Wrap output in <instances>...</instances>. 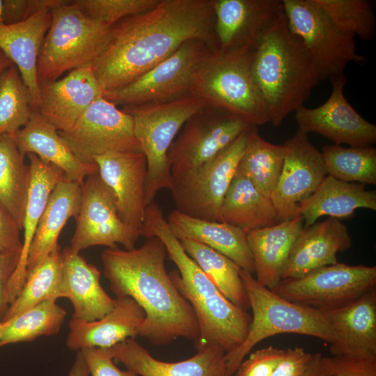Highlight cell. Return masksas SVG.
I'll list each match as a JSON object with an SVG mask.
<instances>
[{
    "label": "cell",
    "instance_id": "40",
    "mask_svg": "<svg viewBox=\"0 0 376 376\" xmlns=\"http://www.w3.org/2000/svg\"><path fill=\"white\" fill-rule=\"evenodd\" d=\"M33 111L30 91L13 63L0 74V136L14 135L26 125Z\"/></svg>",
    "mask_w": 376,
    "mask_h": 376
},
{
    "label": "cell",
    "instance_id": "26",
    "mask_svg": "<svg viewBox=\"0 0 376 376\" xmlns=\"http://www.w3.org/2000/svg\"><path fill=\"white\" fill-rule=\"evenodd\" d=\"M52 21L51 10H41L23 22L0 25V49L16 65L28 87L33 109L39 101L38 56Z\"/></svg>",
    "mask_w": 376,
    "mask_h": 376
},
{
    "label": "cell",
    "instance_id": "52",
    "mask_svg": "<svg viewBox=\"0 0 376 376\" xmlns=\"http://www.w3.org/2000/svg\"><path fill=\"white\" fill-rule=\"evenodd\" d=\"M12 64L13 62L0 49V74Z\"/></svg>",
    "mask_w": 376,
    "mask_h": 376
},
{
    "label": "cell",
    "instance_id": "41",
    "mask_svg": "<svg viewBox=\"0 0 376 376\" xmlns=\"http://www.w3.org/2000/svg\"><path fill=\"white\" fill-rule=\"evenodd\" d=\"M344 33L369 41L375 36L376 18L367 0H314Z\"/></svg>",
    "mask_w": 376,
    "mask_h": 376
},
{
    "label": "cell",
    "instance_id": "55",
    "mask_svg": "<svg viewBox=\"0 0 376 376\" xmlns=\"http://www.w3.org/2000/svg\"><path fill=\"white\" fill-rule=\"evenodd\" d=\"M134 376H137L136 375H135Z\"/></svg>",
    "mask_w": 376,
    "mask_h": 376
},
{
    "label": "cell",
    "instance_id": "9",
    "mask_svg": "<svg viewBox=\"0 0 376 376\" xmlns=\"http://www.w3.org/2000/svg\"><path fill=\"white\" fill-rule=\"evenodd\" d=\"M291 31L303 44L320 79L344 74L350 63L363 64L354 38L344 33L314 0H282Z\"/></svg>",
    "mask_w": 376,
    "mask_h": 376
},
{
    "label": "cell",
    "instance_id": "31",
    "mask_svg": "<svg viewBox=\"0 0 376 376\" xmlns=\"http://www.w3.org/2000/svg\"><path fill=\"white\" fill-rule=\"evenodd\" d=\"M359 208L376 210V192L366 185L337 180L327 175L316 191L300 204L297 215H301L309 226L323 217L351 218Z\"/></svg>",
    "mask_w": 376,
    "mask_h": 376
},
{
    "label": "cell",
    "instance_id": "37",
    "mask_svg": "<svg viewBox=\"0 0 376 376\" xmlns=\"http://www.w3.org/2000/svg\"><path fill=\"white\" fill-rule=\"evenodd\" d=\"M62 277L61 247L26 273L25 283L2 319L6 322L48 299L59 298Z\"/></svg>",
    "mask_w": 376,
    "mask_h": 376
},
{
    "label": "cell",
    "instance_id": "18",
    "mask_svg": "<svg viewBox=\"0 0 376 376\" xmlns=\"http://www.w3.org/2000/svg\"><path fill=\"white\" fill-rule=\"evenodd\" d=\"M221 52H253L265 30L283 11L281 0H212Z\"/></svg>",
    "mask_w": 376,
    "mask_h": 376
},
{
    "label": "cell",
    "instance_id": "12",
    "mask_svg": "<svg viewBox=\"0 0 376 376\" xmlns=\"http://www.w3.org/2000/svg\"><path fill=\"white\" fill-rule=\"evenodd\" d=\"M251 125L242 117L205 105L184 124L168 152L172 176L210 162Z\"/></svg>",
    "mask_w": 376,
    "mask_h": 376
},
{
    "label": "cell",
    "instance_id": "38",
    "mask_svg": "<svg viewBox=\"0 0 376 376\" xmlns=\"http://www.w3.org/2000/svg\"><path fill=\"white\" fill-rule=\"evenodd\" d=\"M66 317V311L54 299H48L2 322L0 347L13 343L32 342L43 336L57 334Z\"/></svg>",
    "mask_w": 376,
    "mask_h": 376
},
{
    "label": "cell",
    "instance_id": "42",
    "mask_svg": "<svg viewBox=\"0 0 376 376\" xmlns=\"http://www.w3.org/2000/svg\"><path fill=\"white\" fill-rule=\"evenodd\" d=\"M160 0H74L90 17L112 26L121 19L147 12Z\"/></svg>",
    "mask_w": 376,
    "mask_h": 376
},
{
    "label": "cell",
    "instance_id": "20",
    "mask_svg": "<svg viewBox=\"0 0 376 376\" xmlns=\"http://www.w3.org/2000/svg\"><path fill=\"white\" fill-rule=\"evenodd\" d=\"M36 111L58 132L70 130L104 91L91 65L71 70L61 79L40 84Z\"/></svg>",
    "mask_w": 376,
    "mask_h": 376
},
{
    "label": "cell",
    "instance_id": "24",
    "mask_svg": "<svg viewBox=\"0 0 376 376\" xmlns=\"http://www.w3.org/2000/svg\"><path fill=\"white\" fill-rule=\"evenodd\" d=\"M62 277L59 298L70 300L72 318L91 322L102 318L115 305L100 283V271L70 246L61 250Z\"/></svg>",
    "mask_w": 376,
    "mask_h": 376
},
{
    "label": "cell",
    "instance_id": "36",
    "mask_svg": "<svg viewBox=\"0 0 376 376\" xmlns=\"http://www.w3.org/2000/svg\"><path fill=\"white\" fill-rule=\"evenodd\" d=\"M285 148L272 143L260 136L252 125L242 155L239 172L246 176L264 195L271 198L282 169Z\"/></svg>",
    "mask_w": 376,
    "mask_h": 376
},
{
    "label": "cell",
    "instance_id": "19",
    "mask_svg": "<svg viewBox=\"0 0 376 376\" xmlns=\"http://www.w3.org/2000/svg\"><path fill=\"white\" fill-rule=\"evenodd\" d=\"M102 180L113 191L121 220L140 230L145 210L147 161L142 152H110L94 159Z\"/></svg>",
    "mask_w": 376,
    "mask_h": 376
},
{
    "label": "cell",
    "instance_id": "8",
    "mask_svg": "<svg viewBox=\"0 0 376 376\" xmlns=\"http://www.w3.org/2000/svg\"><path fill=\"white\" fill-rule=\"evenodd\" d=\"M205 105L188 95L165 103L121 109L132 118L134 136L147 161L146 207L155 201L160 190L171 189L170 147L186 121Z\"/></svg>",
    "mask_w": 376,
    "mask_h": 376
},
{
    "label": "cell",
    "instance_id": "6",
    "mask_svg": "<svg viewBox=\"0 0 376 376\" xmlns=\"http://www.w3.org/2000/svg\"><path fill=\"white\" fill-rule=\"evenodd\" d=\"M50 10L52 21L38 60L39 85L66 71L91 66L111 36L112 26L90 17L73 1L62 0Z\"/></svg>",
    "mask_w": 376,
    "mask_h": 376
},
{
    "label": "cell",
    "instance_id": "25",
    "mask_svg": "<svg viewBox=\"0 0 376 376\" xmlns=\"http://www.w3.org/2000/svg\"><path fill=\"white\" fill-rule=\"evenodd\" d=\"M145 318L143 308L130 297H116L113 309L100 319L69 323L66 346L72 351L88 347L109 348L139 336Z\"/></svg>",
    "mask_w": 376,
    "mask_h": 376
},
{
    "label": "cell",
    "instance_id": "1",
    "mask_svg": "<svg viewBox=\"0 0 376 376\" xmlns=\"http://www.w3.org/2000/svg\"><path fill=\"white\" fill-rule=\"evenodd\" d=\"M212 0H160L152 9L111 26V39L91 65L104 91L122 88L190 40L219 49Z\"/></svg>",
    "mask_w": 376,
    "mask_h": 376
},
{
    "label": "cell",
    "instance_id": "43",
    "mask_svg": "<svg viewBox=\"0 0 376 376\" xmlns=\"http://www.w3.org/2000/svg\"><path fill=\"white\" fill-rule=\"evenodd\" d=\"M20 228L0 203V266L8 281L20 260Z\"/></svg>",
    "mask_w": 376,
    "mask_h": 376
},
{
    "label": "cell",
    "instance_id": "34",
    "mask_svg": "<svg viewBox=\"0 0 376 376\" xmlns=\"http://www.w3.org/2000/svg\"><path fill=\"white\" fill-rule=\"evenodd\" d=\"M29 182V166L14 135L0 136V203L22 229Z\"/></svg>",
    "mask_w": 376,
    "mask_h": 376
},
{
    "label": "cell",
    "instance_id": "15",
    "mask_svg": "<svg viewBox=\"0 0 376 376\" xmlns=\"http://www.w3.org/2000/svg\"><path fill=\"white\" fill-rule=\"evenodd\" d=\"M58 134L86 164H95V157L110 152H142L132 116L103 97L94 101L70 130Z\"/></svg>",
    "mask_w": 376,
    "mask_h": 376
},
{
    "label": "cell",
    "instance_id": "48",
    "mask_svg": "<svg viewBox=\"0 0 376 376\" xmlns=\"http://www.w3.org/2000/svg\"><path fill=\"white\" fill-rule=\"evenodd\" d=\"M313 354L299 347L285 349L271 376H303Z\"/></svg>",
    "mask_w": 376,
    "mask_h": 376
},
{
    "label": "cell",
    "instance_id": "45",
    "mask_svg": "<svg viewBox=\"0 0 376 376\" xmlns=\"http://www.w3.org/2000/svg\"><path fill=\"white\" fill-rule=\"evenodd\" d=\"M332 376H376V358L323 356Z\"/></svg>",
    "mask_w": 376,
    "mask_h": 376
},
{
    "label": "cell",
    "instance_id": "21",
    "mask_svg": "<svg viewBox=\"0 0 376 376\" xmlns=\"http://www.w3.org/2000/svg\"><path fill=\"white\" fill-rule=\"evenodd\" d=\"M334 335L331 356L376 358V288L341 307L323 311Z\"/></svg>",
    "mask_w": 376,
    "mask_h": 376
},
{
    "label": "cell",
    "instance_id": "39",
    "mask_svg": "<svg viewBox=\"0 0 376 376\" xmlns=\"http://www.w3.org/2000/svg\"><path fill=\"white\" fill-rule=\"evenodd\" d=\"M322 155L328 175L364 185L376 184V148L326 145Z\"/></svg>",
    "mask_w": 376,
    "mask_h": 376
},
{
    "label": "cell",
    "instance_id": "44",
    "mask_svg": "<svg viewBox=\"0 0 376 376\" xmlns=\"http://www.w3.org/2000/svg\"><path fill=\"white\" fill-rule=\"evenodd\" d=\"M284 352L285 349L273 346L254 351L242 361L233 376H271Z\"/></svg>",
    "mask_w": 376,
    "mask_h": 376
},
{
    "label": "cell",
    "instance_id": "49",
    "mask_svg": "<svg viewBox=\"0 0 376 376\" xmlns=\"http://www.w3.org/2000/svg\"><path fill=\"white\" fill-rule=\"evenodd\" d=\"M303 376H332L327 369L323 355L320 353L313 354V357Z\"/></svg>",
    "mask_w": 376,
    "mask_h": 376
},
{
    "label": "cell",
    "instance_id": "51",
    "mask_svg": "<svg viewBox=\"0 0 376 376\" xmlns=\"http://www.w3.org/2000/svg\"><path fill=\"white\" fill-rule=\"evenodd\" d=\"M68 376H90L88 367L80 351L77 352L75 359Z\"/></svg>",
    "mask_w": 376,
    "mask_h": 376
},
{
    "label": "cell",
    "instance_id": "46",
    "mask_svg": "<svg viewBox=\"0 0 376 376\" xmlns=\"http://www.w3.org/2000/svg\"><path fill=\"white\" fill-rule=\"evenodd\" d=\"M91 376H134L135 374L119 369L113 362L110 347H88L79 350Z\"/></svg>",
    "mask_w": 376,
    "mask_h": 376
},
{
    "label": "cell",
    "instance_id": "35",
    "mask_svg": "<svg viewBox=\"0 0 376 376\" xmlns=\"http://www.w3.org/2000/svg\"><path fill=\"white\" fill-rule=\"evenodd\" d=\"M180 242L188 256L228 300L244 311L250 308L240 276L242 269L234 261L200 242L191 240Z\"/></svg>",
    "mask_w": 376,
    "mask_h": 376
},
{
    "label": "cell",
    "instance_id": "53",
    "mask_svg": "<svg viewBox=\"0 0 376 376\" xmlns=\"http://www.w3.org/2000/svg\"><path fill=\"white\" fill-rule=\"evenodd\" d=\"M3 0H0V25L3 24Z\"/></svg>",
    "mask_w": 376,
    "mask_h": 376
},
{
    "label": "cell",
    "instance_id": "50",
    "mask_svg": "<svg viewBox=\"0 0 376 376\" xmlns=\"http://www.w3.org/2000/svg\"><path fill=\"white\" fill-rule=\"evenodd\" d=\"M8 282V279L0 266V319L1 321L10 306L7 296Z\"/></svg>",
    "mask_w": 376,
    "mask_h": 376
},
{
    "label": "cell",
    "instance_id": "22",
    "mask_svg": "<svg viewBox=\"0 0 376 376\" xmlns=\"http://www.w3.org/2000/svg\"><path fill=\"white\" fill-rule=\"evenodd\" d=\"M113 359L137 376H229L225 352L217 346L197 350L191 357L167 362L153 357L134 338L110 347Z\"/></svg>",
    "mask_w": 376,
    "mask_h": 376
},
{
    "label": "cell",
    "instance_id": "14",
    "mask_svg": "<svg viewBox=\"0 0 376 376\" xmlns=\"http://www.w3.org/2000/svg\"><path fill=\"white\" fill-rule=\"evenodd\" d=\"M75 220L69 246L76 253L95 246L113 248L118 244L130 250L141 237L140 230L121 220L114 194L98 172L87 176L81 184V203Z\"/></svg>",
    "mask_w": 376,
    "mask_h": 376
},
{
    "label": "cell",
    "instance_id": "3",
    "mask_svg": "<svg viewBox=\"0 0 376 376\" xmlns=\"http://www.w3.org/2000/svg\"><path fill=\"white\" fill-rule=\"evenodd\" d=\"M141 234L146 239L159 238L178 268L169 274L196 317L199 327L196 350L217 346L226 354L240 346L249 332L251 315L228 300L188 256L155 201L146 207Z\"/></svg>",
    "mask_w": 376,
    "mask_h": 376
},
{
    "label": "cell",
    "instance_id": "2",
    "mask_svg": "<svg viewBox=\"0 0 376 376\" xmlns=\"http://www.w3.org/2000/svg\"><path fill=\"white\" fill-rule=\"evenodd\" d=\"M164 243L152 237L139 248L118 246L101 254L104 275L116 297L132 298L144 311L139 336L154 345L178 339L196 341L199 327L194 311L167 272Z\"/></svg>",
    "mask_w": 376,
    "mask_h": 376
},
{
    "label": "cell",
    "instance_id": "33",
    "mask_svg": "<svg viewBox=\"0 0 376 376\" xmlns=\"http://www.w3.org/2000/svg\"><path fill=\"white\" fill-rule=\"evenodd\" d=\"M278 221L271 198L237 171L221 203L218 221L247 232L271 226Z\"/></svg>",
    "mask_w": 376,
    "mask_h": 376
},
{
    "label": "cell",
    "instance_id": "54",
    "mask_svg": "<svg viewBox=\"0 0 376 376\" xmlns=\"http://www.w3.org/2000/svg\"><path fill=\"white\" fill-rule=\"evenodd\" d=\"M2 321L0 319V338H1V332H2Z\"/></svg>",
    "mask_w": 376,
    "mask_h": 376
},
{
    "label": "cell",
    "instance_id": "30",
    "mask_svg": "<svg viewBox=\"0 0 376 376\" xmlns=\"http://www.w3.org/2000/svg\"><path fill=\"white\" fill-rule=\"evenodd\" d=\"M167 222L179 240H191L203 244L231 259L242 269L254 274L246 231L243 229L221 221L189 217L176 210L171 212Z\"/></svg>",
    "mask_w": 376,
    "mask_h": 376
},
{
    "label": "cell",
    "instance_id": "13",
    "mask_svg": "<svg viewBox=\"0 0 376 376\" xmlns=\"http://www.w3.org/2000/svg\"><path fill=\"white\" fill-rule=\"evenodd\" d=\"M207 47L201 40H188L131 83L104 91L103 97L125 108L165 103L190 95L194 72Z\"/></svg>",
    "mask_w": 376,
    "mask_h": 376
},
{
    "label": "cell",
    "instance_id": "4",
    "mask_svg": "<svg viewBox=\"0 0 376 376\" xmlns=\"http://www.w3.org/2000/svg\"><path fill=\"white\" fill-rule=\"evenodd\" d=\"M251 72L268 121L275 127L303 106L320 82L283 11L265 30L253 50Z\"/></svg>",
    "mask_w": 376,
    "mask_h": 376
},
{
    "label": "cell",
    "instance_id": "47",
    "mask_svg": "<svg viewBox=\"0 0 376 376\" xmlns=\"http://www.w3.org/2000/svg\"><path fill=\"white\" fill-rule=\"evenodd\" d=\"M62 0H3V24H13L24 21L36 13L51 9Z\"/></svg>",
    "mask_w": 376,
    "mask_h": 376
},
{
    "label": "cell",
    "instance_id": "5",
    "mask_svg": "<svg viewBox=\"0 0 376 376\" xmlns=\"http://www.w3.org/2000/svg\"><path fill=\"white\" fill-rule=\"evenodd\" d=\"M240 276L252 311L249 332L242 343L225 354L228 374L233 376L246 356L265 339L281 334L313 336L329 344L334 335L323 311L292 302L241 269Z\"/></svg>",
    "mask_w": 376,
    "mask_h": 376
},
{
    "label": "cell",
    "instance_id": "32",
    "mask_svg": "<svg viewBox=\"0 0 376 376\" xmlns=\"http://www.w3.org/2000/svg\"><path fill=\"white\" fill-rule=\"evenodd\" d=\"M81 203V184L65 176L52 191L39 221L27 258L26 273L60 248V233L68 219L76 217Z\"/></svg>",
    "mask_w": 376,
    "mask_h": 376
},
{
    "label": "cell",
    "instance_id": "7",
    "mask_svg": "<svg viewBox=\"0 0 376 376\" xmlns=\"http://www.w3.org/2000/svg\"><path fill=\"white\" fill-rule=\"evenodd\" d=\"M253 52H224L207 47L194 72L190 95L253 125L269 123L253 83Z\"/></svg>",
    "mask_w": 376,
    "mask_h": 376
},
{
    "label": "cell",
    "instance_id": "27",
    "mask_svg": "<svg viewBox=\"0 0 376 376\" xmlns=\"http://www.w3.org/2000/svg\"><path fill=\"white\" fill-rule=\"evenodd\" d=\"M27 155L29 182L22 224L24 239L20 260L7 284L9 304L17 297L25 283L29 251L49 198L56 185L65 177L56 166L34 154Z\"/></svg>",
    "mask_w": 376,
    "mask_h": 376
},
{
    "label": "cell",
    "instance_id": "29",
    "mask_svg": "<svg viewBox=\"0 0 376 376\" xmlns=\"http://www.w3.org/2000/svg\"><path fill=\"white\" fill-rule=\"evenodd\" d=\"M301 215L246 232L256 279L272 290L282 280L293 244L304 227Z\"/></svg>",
    "mask_w": 376,
    "mask_h": 376
},
{
    "label": "cell",
    "instance_id": "23",
    "mask_svg": "<svg viewBox=\"0 0 376 376\" xmlns=\"http://www.w3.org/2000/svg\"><path fill=\"white\" fill-rule=\"evenodd\" d=\"M352 246L347 228L340 219L329 217L304 226L293 244L282 279L299 277L313 269L336 264L337 253Z\"/></svg>",
    "mask_w": 376,
    "mask_h": 376
},
{
    "label": "cell",
    "instance_id": "16",
    "mask_svg": "<svg viewBox=\"0 0 376 376\" xmlns=\"http://www.w3.org/2000/svg\"><path fill=\"white\" fill-rule=\"evenodd\" d=\"M329 80L331 93L322 104L315 108L303 105L295 111L297 130L318 134L336 145L373 146L376 142V125L363 118L346 99L343 92L346 76Z\"/></svg>",
    "mask_w": 376,
    "mask_h": 376
},
{
    "label": "cell",
    "instance_id": "10",
    "mask_svg": "<svg viewBox=\"0 0 376 376\" xmlns=\"http://www.w3.org/2000/svg\"><path fill=\"white\" fill-rule=\"evenodd\" d=\"M251 126L210 162L173 177L170 190L175 210L189 217L218 221L221 203L237 171Z\"/></svg>",
    "mask_w": 376,
    "mask_h": 376
},
{
    "label": "cell",
    "instance_id": "28",
    "mask_svg": "<svg viewBox=\"0 0 376 376\" xmlns=\"http://www.w3.org/2000/svg\"><path fill=\"white\" fill-rule=\"evenodd\" d=\"M14 137L22 155H37L58 167L71 181L81 184L87 176L98 172L96 164L79 160L58 131L36 110Z\"/></svg>",
    "mask_w": 376,
    "mask_h": 376
},
{
    "label": "cell",
    "instance_id": "11",
    "mask_svg": "<svg viewBox=\"0 0 376 376\" xmlns=\"http://www.w3.org/2000/svg\"><path fill=\"white\" fill-rule=\"evenodd\" d=\"M376 287V267L337 263L297 278L282 279L272 290L321 311L341 307Z\"/></svg>",
    "mask_w": 376,
    "mask_h": 376
},
{
    "label": "cell",
    "instance_id": "17",
    "mask_svg": "<svg viewBox=\"0 0 376 376\" xmlns=\"http://www.w3.org/2000/svg\"><path fill=\"white\" fill-rule=\"evenodd\" d=\"M283 146L284 161L271 196L281 221L299 216L300 204L311 196L327 175L322 152L311 143L308 134L297 130Z\"/></svg>",
    "mask_w": 376,
    "mask_h": 376
}]
</instances>
